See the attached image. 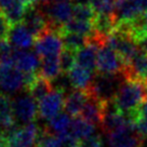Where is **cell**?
Masks as SVG:
<instances>
[{
    "label": "cell",
    "mask_w": 147,
    "mask_h": 147,
    "mask_svg": "<svg viewBox=\"0 0 147 147\" xmlns=\"http://www.w3.org/2000/svg\"><path fill=\"white\" fill-rule=\"evenodd\" d=\"M114 101L118 109L132 123L136 124L140 118V108L147 101V86L135 79H124Z\"/></svg>",
    "instance_id": "cell-1"
},
{
    "label": "cell",
    "mask_w": 147,
    "mask_h": 147,
    "mask_svg": "<svg viewBox=\"0 0 147 147\" xmlns=\"http://www.w3.org/2000/svg\"><path fill=\"white\" fill-rule=\"evenodd\" d=\"M123 80L124 77L122 74L108 75L95 73L87 92L89 96L94 97L103 103L113 101Z\"/></svg>",
    "instance_id": "cell-2"
},
{
    "label": "cell",
    "mask_w": 147,
    "mask_h": 147,
    "mask_svg": "<svg viewBox=\"0 0 147 147\" xmlns=\"http://www.w3.org/2000/svg\"><path fill=\"white\" fill-rule=\"evenodd\" d=\"M107 43L120 55L125 64L131 62L141 52V49L134 41L130 32L120 26H116L108 37Z\"/></svg>",
    "instance_id": "cell-3"
},
{
    "label": "cell",
    "mask_w": 147,
    "mask_h": 147,
    "mask_svg": "<svg viewBox=\"0 0 147 147\" xmlns=\"http://www.w3.org/2000/svg\"><path fill=\"white\" fill-rule=\"evenodd\" d=\"M39 7L47 15L50 28L60 32L65 24L74 18V3L70 1H50L47 3H41Z\"/></svg>",
    "instance_id": "cell-4"
},
{
    "label": "cell",
    "mask_w": 147,
    "mask_h": 147,
    "mask_svg": "<svg viewBox=\"0 0 147 147\" xmlns=\"http://www.w3.org/2000/svg\"><path fill=\"white\" fill-rule=\"evenodd\" d=\"M40 130L35 122L15 127L3 135L8 147H36Z\"/></svg>",
    "instance_id": "cell-5"
},
{
    "label": "cell",
    "mask_w": 147,
    "mask_h": 147,
    "mask_svg": "<svg viewBox=\"0 0 147 147\" xmlns=\"http://www.w3.org/2000/svg\"><path fill=\"white\" fill-rule=\"evenodd\" d=\"M125 63L108 43L100 47L97 53L96 73L108 75H120L123 73ZM123 75V74H122Z\"/></svg>",
    "instance_id": "cell-6"
},
{
    "label": "cell",
    "mask_w": 147,
    "mask_h": 147,
    "mask_svg": "<svg viewBox=\"0 0 147 147\" xmlns=\"http://www.w3.org/2000/svg\"><path fill=\"white\" fill-rule=\"evenodd\" d=\"M64 49V42L60 32L49 28L36 38L35 52L39 57H47L52 55H60Z\"/></svg>",
    "instance_id": "cell-7"
},
{
    "label": "cell",
    "mask_w": 147,
    "mask_h": 147,
    "mask_svg": "<svg viewBox=\"0 0 147 147\" xmlns=\"http://www.w3.org/2000/svg\"><path fill=\"white\" fill-rule=\"evenodd\" d=\"M145 138L135 124H127L108 135L110 147H142Z\"/></svg>",
    "instance_id": "cell-8"
},
{
    "label": "cell",
    "mask_w": 147,
    "mask_h": 147,
    "mask_svg": "<svg viewBox=\"0 0 147 147\" xmlns=\"http://www.w3.org/2000/svg\"><path fill=\"white\" fill-rule=\"evenodd\" d=\"M12 103L15 119L23 122L24 124L34 122L39 116L38 101H36L32 95H29L27 92L26 94L18 95L14 100H12Z\"/></svg>",
    "instance_id": "cell-9"
},
{
    "label": "cell",
    "mask_w": 147,
    "mask_h": 147,
    "mask_svg": "<svg viewBox=\"0 0 147 147\" xmlns=\"http://www.w3.org/2000/svg\"><path fill=\"white\" fill-rule=\"evenodd\" d=\"M65 96L66 94L63 91L53 89L49 94L38 102L39 117H41L42 119L50 120L60 114L61 110L64 109Z\"/></svg>",
    "instance_id": "cell-10"
},
{
    "label": "cell",
    "mask_w": 147,
    "mask_h": 147,
    "mask_svg": "<svg viewBox=\"0 0 147 147\" xmlns=\"http://www.w3.org/2000/svg\"><path fill=\"white\" fill-rule=\"evenodd\" d=\"M22 23L30 30L35 38L39 37L42 32L50 28L48 18L39 7V5H30L25 11Z\"/></svg>",
    "instance_id": "cell-11"
},
{
    "label": "cell",
    "mask_w": 147,
    "mask_h": 147,
    "mask_svg": "<svg viewBox=\"0 0 147 147\" xmlns=\"http://www.w3.org/2000/svg\"><path fill=\"white\" fill-rule=\"evenodd\" d=\"M25 88V74L15 66L0 67V89L5 94L18 92Z\"/></svg>",
    "instance_id": "cell-12"
},
{
    "label": "cell",
    "mask_w": 147,
    "mask_h": 147,
    "mask_svg": "<svg viewBox=\"0 0 147 147\" xmlns=\"http://www.w3.org/2000/svg\"><path fill=\"white\" fill-rule=\"evenodd\" d=\"M8 40L14 49L28 50L35 46L36 38L23 23H20L11 26Z\"/></svg>",
    "instance_id": "cell-13"
},
{
    "label": "cell",
    "mask_w": 147,
    "mask_h": 147,
    "mask_svg": "<svg viewBox=\"0 0 147 147\" xmlns=\"http://www.w3.org/2000/svg\"><path fill=\"white\" fill-rule=\"evenodd\" d=\"M144 13L133 0H117L113 11L116 25L132 22Z\"/></svg>",
    "instance_id": "cell-14"
},
{
    "label": "cell",
    "mask_w": 147,
    "mask_h": 147,
    "mask_svg": "<svg viewBox=\"0 0 147 147\" xmlns=\"http://www.w3.org/2000/svg\"><path fill=\"white\" fill-rule=\"evenodd\" d=\"M124 79H135L147 86V53L141 51L133 60L125 64Z\"/></svg>",
    "instance_id": "cell-15"
},
{
    "label": "cell",
    "mask_w": 147,
    "mask_h": 147,
    "mask_svg": "<svg viewBox=\"0 0 147 147\" xmlns=\"http://www.w3.org/2000/svg\"><path fill=\"white\" fill-rule=\"evenodd\" d=\"M41 59L36 52L27 50L14 51V66L24 74L38 73Z\"/></svg>",
    "instance_id": "cell-16"
},
{
    "label": "cell",
    "mask_w": 147,
    "mask_h": 147,
    "mask_svg": "<svg viewBox=\"0 0 147 147\" xmlns=\"http://www.w3.org/2000/svg\"><path fill=\"white\" fill-rule=\"evenodd\" d=\"M15 116L11 97L5 93H0V134L5 135L15 125Z\"/></svg>",
    "instance_id": "cell-17"
},
{
    "label": "cell",
    "mask_w": 147,
    "mask_h": 147,
    "mask_svg": "<svg viewBox=\"0 0 147 147\" xmlns=\"http://www.w3.org/2000/svg\"><path fill=\"white\" fill-rule=\"evenodd\" d=\"M98 49L100 47L88 40L87 45L76 52V63L92 71L93 74H95L97 66Z\"/></svg>",
    "instance_id": "cell-18"
},
{
    "label": "cell",
    "mask_w": 147,
    "mask_h": 147,
    "mask_svg": "<svg viewBox=\"0 0 147 147\" xmlns=\"http://www.w3.org/2000/svg\"><path fill=\"white\" fill-rule=\"evenodd\" d=\"M89 98V94L84 90L74 89L66 94L64 103V110L71 117H78L81 114L84 104Z\"/></svg>",
    "instance_id": "cell-19"
},
{
    "label": "cell",
    "mask_w": 147,
    "mask_h": 147,
    "mask_svg": "<svg viewBox=\"0 0 147 147\" xmlns=\"http://www.w3.org/2000/svg\"><path fill=\"white\" fill-rule=\"evenodd\" d=\"M80 117H82L83 119L95 127H101L103 119V102L89 96L87 103L81 110Z\"/></svg>",
    "instance_id": "cell-20"
},
{
    "label": "cell",
    "mask_w": 147,
    "mask_h": 147,
    "mask_svg": "<svg viewBox=\"0 0 147 147\" xmlns=\"http://www.w3.org/2000/svg\"><path fill=\"white\" fill-rule=\"evenodd\" d=\"M54 88L52 86V82L50 80L45 78L43 76L40 75V73L37 74V76L32 79V81L27 87L25 88V90L29 95H32L36 101H40L47 94H49Z\"/></svg>",
    "instance_id": "cell-21"
},
{
    "label": "cell",
    "mask_w": 147,
    "mask_h": 147,
    "mask_svg": "<svg viewBox=\"0 0 147 147\" xmlns=\"http://www.w3.org/2000/svg\"><path fill=\"white\" fill-rule=\"evenodd\" d=\"M93 32L96 35L108 39L109 35L116 27V21L113 13H96L92 21Z\"/></svg>",
    "instance_id": "cell-22"
},
{
    "label": "cell",
    "mask_w": 147,
    "mask_h": 147,
    "mask_svg": "<svg viewBox=\"0 0 147 147\" xmlns=\"http://www.w3.org/2000/svg\"><path fill=\"white\" fill-rule=\"evenodd\" d=\"M27 2L25 0H10L0 12L5 15L11 25L20 24L23 22L25 11L27 9Z\"/></svg>",
    "instance_id": "cell-23"
},
{
    "label": "cell",
    "mask_w": 147,
    "mask_h": 147,
    "mask_svg": "<svg viewBox=\"0 0 147 147\" xmlns=\"http://www.w3.org/2000/svg\"><path fill=\"white\" fill-rule=\"evenodd\" d=\"M68 75L74 89H79V90H84V91H87L94 76V74L92 71L88 70L87 68L80 66L77 63L69 70Z\"/></svg>",
    "instance_id": "cell-24"
},
{
    "label": "cell",
    "mask_w": 147,
    "mask_h": 147,
    "mask_svg": "<svg viewBox=\"0 0 147 147\" xmlns=\"http://www.w3.org/2000/svg\"><path fill=\"white\" fill-rule=\"evenodd\" d=\"M48 130L52 133L59 135L61 138H65L69 133V129L71 125L73 117L67 113H60L53 117L52 119L48 120Z\"/></svg>",
    "instance_id": "cell-25"
},
{
    "label": "cell",
    "mask_w": 147,
    "mask_h": 147,
    "mask_svg": "<svg viewBox=\"0 0 147 147\" xmlns=\"http://www.w3.org/2000/svg\"><path fill=\"white\" fill-rule=\"evenodd\" d=\"M39 73L41 76H43L45 78H47L50 81L56 78L62 73L60 55H52V56L42 57L40 61Z\"/></svg>",
    "instance_id": "cell-26"
},
{
    "label": "cell",
    "mask_w": 147,
    "mask_h": 147,
    "mask_svg": "<svg viewBox=\"0 0 147 147\" xmlns=\"http://www.w3.org/2000/svg\"><path fill=\"white\" fill-rule=\"evenodd\" d=\"M95 125L88 122L82 117H74L71 121V125L69 129V134L76 141H80L82 138H86L94 133Z\"/></svg>",
    "instance_id": "cell-27"
},
{
    "label": "cell",
    "mask_w": 147,
    "mask_h": 147,
    "mask_svg": "<svg viewBox=\"0 0 147 147\" xmlns=\"http://www.w3.org/2000/svg\"><path fill=\"white\" fill-rule=\"evenodd\" d=\"M61 32H76V34H80L83 36L90 37L93 34V26L91 22L71 18L62 27Z\"/></svg>",
    "instance_id": "cell-28"
},
{
    "label": "cell",
    "mask_w": 147,
    "mask_h": 147,
    "mask_svg": "<svg viewBox=\"0 0 147 147\" xmlns=\"http://www.w3.org/2000/svg\"><path fill=\"white\" fill-rule=\"evenodd\" d=\"M65 49H69L75 52L80 50L88 43V37L76 34V32H61Z\"/></svg>",
    "instance_id": "cell-29"
},
{
    "label": "cell",
    "mask_w": 147,
    "mask_h": 147,
    "mask_svg": "<svg viewBox=\"0 0 147 147\" xmlns=\"http://www.w3.org/2000/svg\"><path fill=\"white\" fill-rule=\"evenodd\" d=\"M95 10L91 5H74V18L80 21L91 22L95 18Z\"/></svg>",
    "instance_id": "cell-30"
},
{
    "label": "cell",
    "mask_w": 147,
    "mask_h": 147,
    "mask_svg": "<svg viewBox=\"0 0 147 147\" xmlns=\"http://www.w3.org/2000/svg\"><path fill=\"white\" fill-rule=\"evenodd\" d=\"M61 67L62 73H69V70L73 68L74 65L76 64V52L69 49H63L60 54Z\"/></svg>",
    "instance_id": "cell-31"
},
{
    "label": "cell",
    "mask_w": 147,
    "mask_h": 147,
    "mask_svg": "<svg viewBox=\"0 0 147 147\" xmlns=\"http://www.w3.org/2000/svg\"><path fill=\"white\" fill-rule=\"evenodd\" d=\"M117 0H92L91 5L96 13H113Z\"/></svg>",
    "instance_id": "cell-32"
},
{
    "label": "cell",
    "mask_w": 147,
    "mask_h": 147,
    "mask_svg": "<svg viewBox=\"0 0 147 147\" xmlns=\"http://www.w3.org/2000/svg\"><path fill=\"white\" fill-rule=\"evenodd\" d=\"M78 147H103V141L100 135L92 134L78 142Z\"/></svg>",
    "instance_id": "cell-33"
},
{
    "label": "cell",
    "mask_w": 147,
    "mask_h": 147,
    "mask_svg": "<svg viewBox=\"0 0 147 147\" xmlns=\"http://www.w3.org/2000/svg\"><path fill=\"white\" fill-rule=\"evenodd\" d=\"M11 26H12L11 23L7 20L5 15L0 12V40L8 39Z\"/></svg>",
    "instance_id": "cell-34"
},
{
    "label": "cell",
    "mask_w": 147,
    "mask_h": 147,
    "mask_svg": "<svg viewBox=\"0 0 147 147\" xmlns=\"http://www.w3.org/2000/svg\"><path fill=\"white\" fill-rule=\"evenodd\" d=\"M74 5H91L92 0H73Z\"/></svg>",
    "instance_id": "cell-35"
},
{
    "label": "cell",
    "mask_w": 147,
    "mask_h": 147,
    "mask_svg": "<svg viewBox=\"0 0 147 147\" xmlns=\"http://www.w3.org/2000/svg\"><path fill=\"white\" fill-rule=\"evenodd\" d=\"M10 0H0V11L5 8V5L9 3Z\"/></svg>",
    "instance_id": "cell-36"
},
{
    "label": "cell",
    "mask_w": 147,
    "mask_h": 147,
    "mask_svg": "<svg viewBox=\"0 0 147 147\" xmlns=\"http://www.w3.org/2000/svg\"><path fill=\"white\" fill-rule=\"evenodd\" d=\"M144 21H145V25H146V28H147V11L144 12Z\"/></svg>",
    "instance_id": "cell-37"
}]
</instances>
